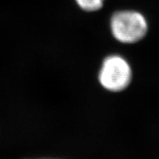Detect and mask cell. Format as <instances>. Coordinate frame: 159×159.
Returning <instances> with one entry per match:
<instances>
[{"mask_svg": "<svg viewBox=\"0 0 159 159\" xmlns=\"http://www.w3.org/2000/svg\"><path fill=\"white\" fill-rule=\"evenodd\" d=\"M111 30L119 42L134 43L142 40L148 30V25L142 13L134 11L115 13L111 19Z\"/></svg>", "mask_w": 159, "mask_h": 159, "instance_id": "cell-1", "label": "cell"}, {"mask_svg": "<svg viewBox=\"0 0 159 159\" xmlns=\"http://www.w3.org/2000/svg\"><path fill=\"white\" fill-rule=\"evenodd\" d=\"M132 78L130 66L124 57L118 55L107 57L102 63L99 81L103 88L112 92L123 91Z\"/></svg>", "mask_w": 159, "mask_h": 159, "instance_id": "cell-2", "label": "cell"}, {"mask_svg": "<svg viewBox=\"0 0 159 159\" xmlns=\"http://www.w3.org/2000/svg\"><path fill=\"white\" fill-rule=\"evenodd\" d=\"M77 5L83 11L94 12L99 11L103 5L104 0H75Z\"/></svg>", "mask_w": 159, "mask_h": 159, "instance_id": "cell-3", "label": "cell"}]
</instances>
